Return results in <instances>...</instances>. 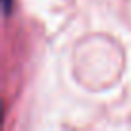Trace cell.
I'll return each instance as SVG.
<instances>
[{
    "label": "cell",
    "mask_w": 131,
    "mask_h": 131,
    "mask_svg": "<svg viewBox=\"0 0 131 131\" xmlns=\"http://www.w3.org/2000/svg\"><path fill=\"white\" fill-rule=\"evenodd\" d=\"M4 10H6V14L12 10V4H10V0H4Z\"/></svg>",
    "instance_id": "6da1fadb"
}]
</instances>
